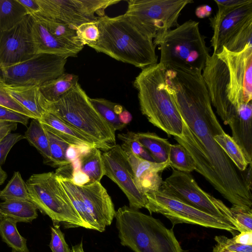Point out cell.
<instances>
[{"instance_id": "6da1fadb", "label": "cell", "mask_w": 252, "mask_h": 252, "mask_svg": "<svg viewBox=\"0 0 252 252\" xmlns=\"http://www.w3.org/2000/svg\"><path fill=\"white\" fill-rule=\"evenodd\" d=\"M165 82L181 115L183 130L174 139L189 154L195 171L232 205L252 209V194L214 136L224 132L212 106L201 72L165 69Z\"/></svg>"}, {"instance_id": "7a4b0ae2", "label": "cell", "mask_w": 252, "mask_h": 252, "mask_svg": "<svg viewBox=\"0 0 252 252\" xmlns=\"http://www.w3.org/2000/svg\"><path fill=\"white\" fill-rule=\"evenodd\" d=\"M98 40L88 46L98 52L142 69L157 63L153 39L141 32L125 14L98 17Z\"/></svg>"}, {"instance_id": "3957f363", "label": "cell", "mask_w": 252, "mask_h": 252, "mask_svg": "<svg viewBox=\"0 0 252 252\" xmlns=\"http://www.w3.org/2000/svg\"><path fill=\"white\" fill-rule=\"evenodd\" d=\"M165 68L160 63L142 69L133 86L138 92L142 114L168 135L179 137L183 130L180 112L165 82Z\"/></svg>"}, {"instance_id": "277c9868", "label": "cell", "mask_w": 252, "mask_h": 252, "mask_svg": "<svg viewBox=\"0 0 252 252\" xmlns=\"http://www.w3.org/2000/svg\"><path fill=\"white\" fill-rule=\"evenodd\" d=\"M114 218L121 245L134 252H186L173 229L151 216L125 205Z\"/></svg>"}, {"instance_id": "5b68a950", "label": "cell", "mask_w": 252, "mask_h": 252, "mask_svg": "<svg viewBox=\"0 0 252 252\" xmlns=\"http://www.w3.org/2000/svg\"><path fill=\"white\" fill-rule=\"evenodd\" d=\"M44 109L108 150L117 144L116 131L95 109L78 82L57 101L47 100Z\"/></svg>"}, {"instance_id": "8992f818", "label": "cell", "mask_w": 252, "mask_h": 252, "mask_svg": "<svg viewBox=\"0 0 252 252\" xmlns=\"http://www.w3.org/2000/svg\"><path fill=\"white\" fill-rule=\"evenodd\" d=\"M205 38L200 32L199 22L189 20L156 36L153 42L159 46V63L165 69L202 72L210 55Z\"/></svg>"}, {"instance_id": "52a82bcc", "label": "cell", "mask_w": 252, "mask_h": 252, "mask_svg": "<svg viewBox=\"0 0 252 252\" xmlns=\"http://www.w3.org/2000/svg\"><path fill=\"white\" fill-rule=\"evenodd\" d=\"M30 201L53 224L66 228L85 225L54 172L33 174L26 182Z\"/></svg>"}, {"instance_id": "ba28073f", "label": "cell", "mask_w": 252, "mask_h": 252, "mask_svg": "<svg viewBox=\"0 0 252 252\" xmlns=\"http://www.w3.org/2000/svg\"><path fill=\"white\" fill-rule=\"evenodd\" d=\"M191 0H129L125 13L137 27L153 39L178 26L179 17Z\"/></svg>"}, {"instance_id": "9c48e42d", "label": "cell", "mask_w": 252, "mask_h": 252, "mask_svg": "<svg viewBox=\"0 0 252 252\" xmlns=\"http://www.w3.org/2000/svg\"><path fill=\"white\" fill-rule=\"evenodd\" d=\"M145 195L147 203L145 208L150 214H162L171 221L173 225L185 223L224 230L232 233L234 231H238L230 222L200 210L161 189Z\"/></svg>"}, {"instance_id": "30bf717a", "label": "cell", "mask_w": 252, "mask_h": 252, "mask_svg": "<svg viewBox=\"0 0 252 252\" xmlns=\"http://www.w3.org/2000/svg\"><path fill=\"white\" fill-rule=\"evenodd\" d=\"M160 189L200 210L230 222L238 230L230 208L203 190L189 173L173 169L171 174L163 181Z\"/></svg>"}, {"instance_id": "8fae6325", "label": "cell", "mask_w": 252, "mask_h": 252, "mask_svg": "<svg viewBox=\"0 0 252 252\" xmlns=\"http://www.w3.org/2000/svg\"><path fill=\"white\" fill-rule=\"evenodd\" d=\"M40 8L35 15L67 25L74 30L81 25L96 22L105 10L121 0H36ZM34 15V14H33Z\"/></svg>"}, {"instance_id": "7c38bea8", "label": "cell", "mask_w": 252, "mask_h": 252, "mask_svg": "<svg viewBox=\"0 0 252 252\" xmlns=\"http://www.w3.org/2000/svg\"><path fill=\"white\" fill-rule=\"evenodd\" d=\"M67 57L39 53L24 62L0 68L4 82L8 85L40 86L65 73Z\"/></svg>"}, {"instance_id": "4fadbf2b", "label": "cell", "mask_w": 252, "mask_h": 252, "mask_svg": "<svg viewBox=\"0 0 252 252\" xmlns=\"http://www.w3.org/2000/svg\"><path fill=\"white\" fill-rule=\"evenodd\" d=\"M218 10L210 19L213 31L211 40L213 54H217L226 43L252 21V0H217Z\"/></svg>"}, {"instance_id": "5bb4252c", "label": "cell", "mask_w": 252, "mask_h": 252, "mask_svg": "<svg viewBox=\"0 0 252 252\" xmlns=\"http://www.w3.org/2000/svg\"><path fill=\"white\" fill-rule=\"evenodd\" d=\"M203 73L211 104L225 125L238 110L229 99L230 77L229 70L225 62L213 54L207 58Z\"/></svg>"}, {"instance_id": "9a60e30c", "label": "cell", "mask_w": 252, "mask_h": 252, "mask_svg": "<svg viewBox=\"0 0 252 252\" xmlns=\"http://www.w3.org/2000/svg\"><path fill=\"white\" fill-rule=\"evenodd\" d=\"M226 63L230 77L229 99L238 110L241 105L252 100V46L239 52H232L224 47L217 54Z\"/></svg>"}, {"instance_id": "2e32d148", "label": "cell", "mask_w": 252, "mask_h": 252, "mask_svg": "<svg viewBox=\"0 0 252 252\" xmlns=\"http://www.w3.org/2000/svg\"><path fill=\"white\" fill-rule=\"evenodd\" d=\"M104 175L108 177L124 193L129 207L138 210L145 208L147 199L137 188L134 175L125 154L120 145L116 144L102 153Z\"/></svg>"}, {"instance_id": "e0dca14e", "label": "cell", "mask_w": 252, "mask_h": 252, "mask_svg": "<svg viewBox=\"0 0 252 252\" xmlns=\"http://www.w3.org/2000/svg\"><path fill=\"white\" fill-rule=\"evenodd\" d=\"M31 21L27 15L12 29L0 32V68L24 62L36 54Z\"/></svg>"}, {"instance_id": "ac0fdd59", "label": "cell", "mask_w": 252, "mask_h": 252, "mask_svg": "<svg viewBox=\"0 0 252 252\" xmlns=\"http://www.w3.org/2000/svg\"><path fill=\"white\" fill-rule=\"evenodd\" d=\"M74 186L88 213L94 220L97 231L103 232L106 227L111 224L116 213L106 189L97 182Z\"/></svg>"}, {"instance_id": "d6986e66", "label": "cell", "mask_w": 252, "mask_h": 252, "mask_svg": "<svg viewBox=\"0 0 252 252\" xmlns=\"http://www.w3.org/2000/svg\"><path fill=\"white\" fill-rule=\"evenodd\" d=\"M32 18V32L36 54L45 53L66 57H74L84 46L65 43L52 35L35 16Z\"/></svg>"}, {"instance_id": "ffe728a7", "label": "cell", "mask_w": 252, "mask_h": 252, "mask_svg": "<svg viewBox=\"0 0 252 252\" xmlns=\"http://www.w3.org/2000/svg\"><path fill=\"white\" fill-rule=\"evenodd\" d=\"M252 102L243 104L229 120L232 138L242 150L248 164L252 161Z\"/></svg>"}, {"instance_id": "44dd1931", "label": "cell", "mask_w": 252, "mask_h": 252, "mask_svg": "<svg viewBox=\"0 0 252 252\" xmlns=\"http://www.w3.org/2000/svg\"><path fill=\"white\" fill-rule=\"evenodd\" d=\"M43 127L70 145L86 146L104 152L108 150L90 137L64 123L52 114L45 111L38 119Z\"/></svg>"}, {"instance_id": "7402d4cb", "label": "cell", "mask_w": 252, "mask_h": 252, "mask_svg": "<svg viewBox=\"0 0 252 252\" xmlns=\"http://www.w3.org/2000/svg\"><path fill=\"white\" fill-rule=\"evenodd\" d=\"M5 84L7 92L16 101L32 114L35 119L41 118L46 111L44 106L47 100L40 92L39 86Z\"/></svg>"}, {"instance_id": "603a6c76", "label": "cell", "mask_w": 252, "mask_h": 252, "mask_svg": "<svg viewBox=\"0 0 252 252\" xmlns=\"http://www.w3.org/2000/svg\"><path fill=\"white\" fill-rule=\"evenodd\" d=\"M3 217L10 218L17 222H31L38 217L37 208L30 201L7 200L0 203Z\"/></svg>"}, {"instance_id": "cb8c5ba5", "label": "cell", "mask_w": 252, "mask_h": 252, "mask_svg": "<svg viewBox=\"0 0 252 252\" xmlns=\"http://www.w3.org/2000/svg\"><path fill=\"white\" fill-rule=\"evenodd\" d=\"M78 81L77 75L64 73L58 77L44 83L39 86V89L46 100L55 102L71 89Z\"/></svg>"}, {"instance_id": "d4e9b609", "label": "cell", "mask_w": 252, "mask_h": 252, "mask_svg": "<svg viewBox=\"0 0 252 252\" xmlns=\"http://www.w3.org/2000/svg\"><path fill=\"white\" fill-rule=\"evenodd\" d=\"M135 138L150 153L156 162L168 161L171 144L154 132H134Z\"/></svg>"}, {"instance_id": "484cf974", "label": "cell", "mask_w": 252, "mask_h": 252, "mask_svg": "<svg viewBox=\"0 0 252 252\" xmlns=\"http://www.w3.org/2000/svg\"><path fill=\"white\" fill-rule=\"evenodd\" d=\"M28 15L18 0H0V32L9 30Z\"/></svg>"}, {"instance_id": "4316f807", "label": "cell", "mask_w": 252, "mask_h": 252, "mask_svg": "<svg viewBox=\"0 0 252 252\" xmlns=\"http://www.w3.org/2000/svg\"><path fill=\"white\" fill-rule=\"evenodd\" d=\"M24 137L43 157L44 163L48 165L51 158L48 139L42 125L38 119H32Z\"/></svg>"}, {"instance_id": "83f0119b", "label": "cell", "mask_w": 252, "mask_h": 252, "mask_svg": "<svg viewBox=\"0 0 252 252\" xmlns=\"http://www.w3.org/2000/svg\"><path fill=\"white\" fill-rule=\"evenodd\" d=\"M17 222L8 217H3L0 221V235L3 242L12 249V252H30L27 240L17 228Z\"/></svg>"}, {"instance_id": "f1b7e54d", "label": "cell", "mask_w": 252, "mask_h": 252, "mask_svg": "<svg viewBox=\"0 0 252 252\" xmlns=\"http://www.w3.org/2000/svg\"><path fill=\"white\" fill-rule=\"evenodd\" d=\"M81 158V169L90 179V183L100 181L104 176V165L101 150L96 148L90 151Z\"/></svg>"}, {"instance_id": "f546056e", "label": "cell", "mask_w": 252, "mask_h": 252, "mask_svg": "<svg viewBox=\"0 0 252 252\" xmlns=\"http://www.w3.org/2000/svg\"><path fill=\"white\" fill-rule=\"evenodd\" d=\"M214 138L239 171H244L249 164L242 150L232 137L224 132Z\"/></svg>"}, {"instance_id": "4dcf8cb0", "label": "cell", "mask_w": 252, "mask_h": 252, "mask_svg": "<svg viewBox=\"0 0 252 252\" xmlns=\"http://www.w3.org/2000/svg\"><path fill=\"white\" fill-rule=\"evenodd\" d=\"M32 15L37 18L49 32L60 40L70 45L84 46L77 36L76 31L70 26L35 14Z\"/></svg>"}, {"instance_id": "1f68e13d", "label": "cell", "mask_w": 252, "mask_h": 252, "mask_svg": "<svg viewBox=\"0 0 252 252\" xmlns=\"http://www.w3.org/2000/svg\"><path fill=\"white\" fill-rule=\"evenodd\" d=\"M121 147L133 171L134 181L146 173L151 171L160 173L169 166L168 160L163 163L150 161L135 156L126 148Z\"/></svg>"}, {"instance_id": "d6a6232c", "label": "cell", "mask_w": 252, "mask_h": 252, "mask_svg": "<svg viewBox=\"0 0 252 252\" xmlns=\"http://www.w3.org/2000/svg\"><path fill=\"white\" fill-rule=\"evenodd\" d=\"M168 160L170 166L180 171L190 173L196 169V165L192 157L179 144H171Z\"/></svg>"}, {"instance_id": "836d02e7", "label": "cell", "mask_w": 252, "mask_h": 252, "mask_svg": "<svg viewBox=\"0 0 252 252\" xmlns=\"http://www.w3.org/2000/svg\"><path fill=\"white\" fill-rule=\"evenodd\" d=\"M0 198L7 200H23L30 201L26 183L18 171L13 176L5 188L0 191Z\"/></svg>"}, {"instance_id": "e575fe53", "label": "cell", "mask_w": 252, "mask_h": 252, "mask_svg": "<svg viewBox=\"0 0 252 252\" xmlns=\"http://www.w3.org/2000/svg\"><path fill=\"white\" fill-rule=\"evenodd\" d=\"M44 128L48 137L51 156L48 165L60 167L70 163L65 158L66 150L70 145Z\"/></svg>"}, {"instance_id": "d590c367", "label": "cell", "mask_w": 252, "mask_h": 252, "mask_svg": "<svg viewBox=\"0 0 252 252\" xmlns=\"http://www.w3.org/2000/svg\"><path fill=\"white\" fill-rule=\"evenodd\" d=\"M90 101L100 115L115 131L122 130L126 127V125L120 121L118 115L114 111L116 103L102 98H90Z\"/></svg>"}, {"instance_id": "8d00e7d4", "label": "cell", "mask_w": 252, "mask_h": 252, "mask_svg": "<svg viewBox=\"0 0 252 252\" xmlns=\"http://www.w3.org/2000/svg\"><path fill=\"white\" fill-rule=\"evenodd\" d=\"M247 46H252V21L231 37L223 46L232 52H239Z\"/></svg>"}, {"instance_id": "74e56055", "label": "cell", "mask_w": 252, "mask_h": 252, "mask_svg": "<svg viewBox=\"0 0 252 252\" xmlns=\"http://www.w3.org/2000/svg\"><path fill=\"white\" fill-rule=\"evenodd\" d=\"M118 138L123 142L121 147L128 149L134 155L143 159L156 162L147 150L135 138L133 132L119 133Z\"/></svg>"}, {"instance_id": "f35d334b", "label": "cell", "mask_w": 252, "mask_h": 252, "mask_svg": "<svg viewBox=\"0 0 252 252\" xmlns=\"http://www.w3.org/2000/svg\"><path fill=\"white\" fill-rule=\"evenodd\" d=\"M134 181L138 189L145 195L160 189L163 181L160 172L151 171Z\"/></svg>"}, {"instance_id": "ab89813d", "label": "cell", "mask_w": 252, "mask_h": 252, "mask_svg": "<svg viewBox=\"0 0 252 252\" xmlns=\"http://www.w3.org/2000/svg\"><path fill=\"white\" fill-rule=\"evenodd\" d=\"M233 218L241 232L252 231V209L232 205L229 208Z\"/></svg>"}, {"instance_id": "60d3db41", "label": "cell", "mask_w": 252, "mask_h": 252, "mask_svg": "<svg viewBox=\"0 0 252 252\" xmlns=\"http://www.w3.org/2000/svg\"><path fill=\"white\" fill-rule=\"evenodd\" d=\"M5 84L0 75V106L22 113L32 119H36L9 94L5 88Z\"/></svg>"}, {"instance_id": "b9f144b4", "label": "cell", "mask_w": 252, "mask_h": 252, "mask_svg": "<svg viewBox=\"0 0 252 252\" xmlns=\"http://www.w3.org/2000/svg\"><path fill=\"white\" fill-rule=\"evenodd\" d=\"M76 31L79 40L84 46L95 43L98 39L99 32L96 21L83 24Z\"/></svg>"}, {"instance_id": "7bdbcfd3", "label": "cell", "mask_w": 252, "mask_h": 252, "mask_svg": "<svg viewBox=\"0 0 252 252\" xmlns=\"http://www.w3.org/2000/svg\"><path fill=\"white\" fill-rule=\"evenodd\" d=\"M51 239L50 248L52 252H70L63 233L59 224H53L51 227Z\"/></svg>"}, {"instance_id": "ee69618b", "label": "cell", "mask_w": 252, "mask_h": 252, "mask_svg": "<svg viewBox=\"0 0 252 252\" xmlns=\"http://www.w3.org/2000/svg\"><path fill=\"white\" fill-rule=\"evenodd\" d=\"M24 138L20 133H9L0 142V166L4 163L10 150L18 142Z\"/></svg>"}, {"instance_id": "f6af8a7d", "label": "cell", "mask_w": 252, "mask_h": 252, "mask_svg": "<svg viewBox=\"0 0 252 252\" xmlns=\"http://www.w3.org/2000/svg\"><path fill=\"white\" fill-rule=\"evenodd\" d=\"M217 244L233 252H252V245H243L236 243L232 238L223 235L216 236Z\"/></svg>"}, {"instance_id": "bcb514c9", "label": "cell", "mask_w": 252, "mask_h": 252, "mask_svg": "<svg viewBox=\"0 0 252 252\" xmlns=\"http://www.w3.org/2000/svg\"><path fill=\"white\" fill-rule=\"evenodd\" d=\"M30 119V117L22 113L0 107V120L20 123L27 126Z\"/></svg>"}, {"instance_id": "7dc6e473", "label": "cell", "mask_w": 252, "mask_h": 252, "mask_svg": "<svg viewBox=\"0 0 252 252\" xmlns=\"http://www.w3.org/2000/svg\"><path fill=\"white\" fill-rule=\"evenodd\" d=\"M69 180L73 184L78 186H84L90 183L88 176L81 169L73 170Z\"/></svg>"}, {"instance_id": "c3c4849f", "label": "cell", "mask_w": 252, "mask_h": 252, "mask_svg": "<svg viewBox=\"0 0 252 252\" xmlns=\"http://www.w3.org/2000/svg\"><path fill=\"white\" fill-rule=\"evenodd\" d=\"M17 123L0 120V142L11 131L17 129Z\"/></svg>"}, {"instance_id": "681fc988", "label": "cell", "mask_w": 252, "mask_h": 252, "mask_svg": "<svg viewBox=\"0 0 252 252\" xmlns=\"http://www.w3.org/2000/svg\"><path fill=\"white\" fill-rule=\"evenodd\" d=\"M18 1L25 8L28 15L36 14L40 10L36 0H18Z\"/></svg>"}, {"instance_id": "f907efd6", "label": "cell", "mask_w": 252, "mask_h": 252, "mask_svg": "<svg viewBox=\"0 0 252 252\" xmlns=\"http://www.w3.org/2000/svg\"><path fill=\"white\" fill-rule=\"evenodd\" d=\"M232 239L238 244L243 245H252V231L241 232Z\"/></svg>"}, {"instance_id": "816d5d0a", "label": "cell", "mask_w": 252, "mask_h": 252, "mask_svg": "<svg viewBox=\"0 0 252 252\" xmlns=\"http://www.w3.org/2000/svg\"><path fill=\"white\" fill-rule=\"evenodd\" d=\"M80 157L78 147L74 145H69L65 152V158L67 161L71 163L72 161Z\"/></svg>"}, {"instance_id": "f5cc1de1", "label": "cell", "mask_w": 252, "mask_h": 252, "mask_svg": "<svg viewBox=\"0 0 252 252\" xmlns=\"http://www.w3.org/2000/svg\"><path fill=\"white\" fill-rule=\"evenodd\" d=\"M212 12L211 6L209 5H201L196 7L195 14L199 18H205L210 16Z\"/></svg>"}, {"instance_id": "db71d44e", "label": "cell", "mask_w": 252, "mask_h": 252, "mask_svg": "<svg viewBox=\"0 0 252 252\" xmlns=\"http://www.w3.org/2000/svg\"><path fill=\"white\" fill-rule=\"evenodd\" d=\"M120 121L123 124L126 125L128 124L132 119V116L131 113L126 109L118 115Z\"/></svg>"}, {"instance_id": "11a10c76", "label": "cell", "mask_w": 252, "mask_h": 252, "mask_svg": "<svg viewBox=\"0 0 252 252\" xmlns=\"http://www.w3.org/2000/svg\"><path fill=\"white\" fill-rule=\"evenodd\" d=\"M213 252H233L231 251H229L222 246L219 245L218 244H216L215 246L213 247Z\"/></svg>"}, {"instance_id": "9f6ffc18", "label": "cell", "mask_w": 252, "mask_h": 252, "mask_svg": "<svg viewBox=\"0 0 252 252\" xmlns=\"http://www.w3.org/2000/svg\"><path fill=\"white\" fill-rule=\"evenodd\" d=\"M70 252H85L83 248L82 242L79 244L72 247Z\"/></svg>"}, {"instance_id": "6f0895ef", "label": "cell", "mask_w": 252, "mask_h": 252, "mask_svg": "<svg viewBox=\"0 0 252 252\" xmlns=\"http://www.w3.org/2000/svg\"><path fill=\"white\" fill-rule=\"evenodd\" d=\"M7 177V173L2 169L1 166H0V186L4 183Z\"/></svg>"}, {"instance_id": "680465c9", "label": "cell", "mask_w": 252, "mask_h": 252, "mask_svg": "<svg viewBox=\"0 0 252 252\" xmlns=\"http://www.w3.org/2000/svg\"><path fill=\"white\" fill-rule=\"evenodd\" d=\"M124 110L123 106L120 104L116 103L114 107L115 113L119 115Z\"/></svg>"}, {"instance_id": "91938a15", "label": "cell", "mask_w": 252, "mask_h": 252, "mask_svg": "<svg viewBox=\"0 0 252 252\" xmlns=\"http://www.w3.org/2000/svg\"><path fill=\"white\" fill-rule=\"evenodd\" d=\"M0 191L1 190H0ZM2 218H3V217L2 216V214H1V211H0V221L2 220Z\"/></svg>"}, {"instance_id": "94428289", "label": "cell", "mask_w": 252, "mask_h": 252, "mask_svg": "<svg viewBox=\"0 0 252 252\" xmlns=\"http://www.w3.org/2000/svg\"></svg>"}]
</instances>
